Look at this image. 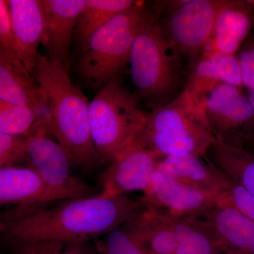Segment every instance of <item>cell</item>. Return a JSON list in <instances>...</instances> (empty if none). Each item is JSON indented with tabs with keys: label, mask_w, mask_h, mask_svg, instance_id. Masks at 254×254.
I'll return each instance as SVG.
<instances>
[{
	"label": "cell",
	"mask_w": 254,
	"mask_h": 254,
	"mask_svg": "<svg viewBox=\"0 0 254 254\" xmlns=\"http://www.w3.org/2000/svg\"><path fill=\"white\" fill-rule=\"evenodd\" d=\"M136 2L131 0H86L74 32L81 50L93 33Z\"/></svg>",
	"instance_id": "7402d4cb"
},
{
	"label": "cell",
	"mask_w": 254,
	"mask_h": 254,
	"mask_svg": "<svg viewBox=\"0 0 254 254\" xmlns=\"http://www.w3.org/2000/svg\"><path fill=\"white\" fill-rule=\"evenodd\" d=\"M63 193L47 185L31 168L8 167L0 170V204L24 208L44 206L66 200Z\"/></svg>",
	"instance_id": "5bb4252c"
},
{
	"label": "cell",
	"mask_w": 254,
	"mask_h": 254,
	"mask_svg": "<svg viewBox=\"0 0 254 254\" xmlns=\"http://www.w3.org/2000/svg\"><path fill=\"white\" fill-rule=\"evenodd\" d=\"M123 226L143 254H175L176 252L173 217L151 205L144 203Z\"/></svg>",
	"instance_id": "9a60e30c"
},
{
	"label": "cell",
	"mask_w": 254,
	"mask_h": 254,
	"mask_svg": "<svg viewBox=\"0 0 254 254\" xmlns=\"http://www.w3.org/2000/svg\"><path fill=\"white\" fill-rule=\"evenodd\" d=\"M173 221L177 242L175 254L224 253L218 241L199 217L173 218Z\"/></svg>",
	"instance_id": "44dd1931"
},
{
	"label": "cell",
	"mask_w": 254,
	"mask_h": 254,
	"mask_svg": "<svg viewBox=\"0 0 254 254\" xmlns=\"http://www.w3.org/2000/svg\"><path fill=\"white\" fill-rule=\"evenodd\" d=\"M202 106L215 138L244 145V137L254 134V113L245 90L219 84L207 95Z\"/></svg>",
	"instance_id": "ba28073f"
},
{
	"label": "cell",
	"mask_w": 254,
	"mask_h": 254,
	"mask_svg": "<svg viewBox=\"0 0 254 254\" xmlns=\"http://www.w3.org/2000/svg\"><path fill=\"white\" fill-rule=\"evenodd\" d=\"M222 0H187L160 21L169 44L180 61L190 62L208 46Z\"/></svg>",
	"instance_id": "52a82bcc"
},
{
	"label": "cell",
	"mask_w": 254,
	"mask_h": 254,
	"mask_svg": "<svg viewBox=\"0 0 254 254\" xmlns=\"http://www.w3.org/2000/svg\"><path fill=\"white\" fill-rule=\"evenodd\" d=\"M87 242H71L65 244L64 247L58 254H94L88 248Z\"/></svg>",
	"instance_id": "4dcf8cb0"
},
{
	"label": "cell",
	"mask_w": 254,
	"mask_h": 254,
	"mask_svg": "<svg viewBox=\"0 0 254 254\" xmlns=\"http://www.w3.org/2000/svg\"><path fill=\"white\" fill-rule=\"evenodd\" d=\"M42 93L31 73L18 71L0 55V101L34 108Z\"/></svg>",
	"instance_id": "603a6c76"
},
{
	"label": "cell",
	"mask_w": 254,
	"mask_h": 254,
	"mask_svg": "<svg viewBox=\"0 0 254 254\" xmlns=\"http://www.w3.org/2000/svg\"><path fill=\"white\" fill-rule=\"evenodd\" d=\"M134 138L160 160L182 153L204 158L216 139L203 106L186 90L147 115L144 125Z\"/></svg>",
	"instance_id": "3957f363"
},
{
	"label": "cell",
	"mask_w": 254,
	"mask_h": 254,
	"mask_svg": "<svg viewBox=\"0 0 254 254\" xmlns=\"http://www.w3.org/2000/svg\"><path fill=\"white\" fill-rule=\"evenodd\" d=\"M35 122L36 114L31 107L0 101V133L26 137Z\"/></svg>",
	"instance_id": "cb8c5ba5"
},
{
	"label": "cell",
	"mask_w": 254,
	"mask_h": 254,
	"mask_svg": "<svg viewBox=\"0 0 254 254\" xmlns=\"http://www.w3.org/2000/svg\"><path fill=\"white\" fill-rule=\"evenodd\" d=\"M0 55H3L17 71L28 72L20 59L9 6L5 0H0Z\"/></svg>",
	"instance_id": "d4e9b609"
},
{
	"label": "cell",
	"mask_w": 254,
	"mask_h": 254,
	"mask_svg": "<svg viewBox=\"0 0 254 254\" xmlns=\"http://www.w3.org/2000/svg\"><path fill=\"white\" fill-rule=\"evenodd\" d=\"M246 93H247V97H248L249 100H250L254 113V84L251 87L250 89L247 90Z\"/></svg>",
	"instance_id": "d6a6232c"
},
{
	"label": "cell",
	"mask_w": 254,
	"mask_h": 254,
	"mask_svg": "<svg viewBox=\"0 0 254 254\" xmlns=\"http://www.w3.org/2000/svg\"><path fill=\"white\" fill-rule=\"evenodd\" d=\"M144 205L127 195L66 199L52 208L15 207L1 214V240L13 248L38 242H88L120 227Z\"/></svg>",
	"instance_id": "6da1fadb"
},
{
	"label": "cell",
	"mask_w": 254,
	"mask_h": 254,
	"mask_svg": "<svg viewBox=\"0 0 254 254\" xmlns=\"http://www.w3.org/2000/svg\"><path fill=\"white\" fill-rule=\"evenodd\" d=\"M199 218L224 252L254 254V222L230 205L220 203Z\"/></svg>",
	"instance_id": "ac0fdd59"
},
{
	"label": "cell",
	"mask_w": 254,
	"mask_h": 254,
	"mask_svg": "<svg viewBox=\"0 0 254 254\" xmlns=\"http://www.w3.org/2000/svg\"><path fill=\"white\" fill-rule=\"evenodd\" d=\"M35 72L38 86L49 103L54 136L71 161L85 169L101 163L92 140L90 103L70 79L68 68L39 54Z\"/></svg>",
	"instance_id": "7a4b0ae2"
},
{
	"label": "cell",
	"mask_w": 254,
	"mask_h": 254,
	"mask_svg": "<svg viewBox=\"0 0 254 254\" xmlns=\"http://www.w3.org/2000/svg\"><path fill=\"white\" fill-rule=\"evenodd\" d=\"M86 0H42L44 36L42 45L48 58L68 68L73 33Z\"/></svg>",
	"instance_id": "4fadbf2b"
},
{
	"label": "cell",
	"mask_w": 254,
	"mask_h": 254,
	"mask_svg": "<svg viewBox=\"0 0 254 254\" xmlns=\"http://www.w3.org/2000/svg\"><path fill=\"white\" fill-rule=\"evenodd\" d=\"M64 245L56 241L38 242L14 248L15 254H58Z\"/></svg>",
	"instance_id": "f546056e"
},
{
	"label": "cell",
	"mask_w": 254,
	"mask_h": 254,
	"mask_svg": "<svg viewBox=\"0 0 254 254\" xmlns=\"http://www.w3.org/2000/svg\"><path fill=\"white\" fill-rule=\"evenodd\" d=\"M221 195L222 203L230 205L254 222V195L250 192L227 177V187Z\"/></svg>",
	"instance_id": "4316f807"
},
{
	"label": "cell",
	"mask_w": 254,
	"mask_h": 254,
	"mask_svg": "<svg viewBox=\"0 0 254 254\" xmlns=\"http://www.w3.org/2000/svg\"><path fill=\"white\" fill-rule=\"evenodd\" d=\"M28 159L47 185L67 199L93 195L94 190L81 179L71 175V161L59 143L45 135L26 136Z\"/></svg>",
	"instance_id": "9c48e42d"
},
{
	"label": "cell",
	"mask_w": 254,
	"mask_h": 254,
	"mask_svg": "<svg viewBox=\"0 0 254 254\" xmlns=\"http://www.w3.org/2000/svg\"><path fill=\"white\" fill-rule=\"evenodd\" d=\"M137 94L152 101L170 96L178 83L179 60L169 44L158 14L145 12L130 55Z\"/></svg>",
	"instance_id": "8992f818"
},
{
	"label": "cell",
	"mask_w": 254,
	"mask_h": 254,
	"mask_svg": "<svg viewBox=\"0 0 254 254\" xmlns=\"http://www.w3.org/2000/svg\"><path fill=\"white\" fill-rule=\"evenodd\" d=\"M249 1H250V4L254 7V0H249Z\"/></svg>",
	"instance_id": "836d02e7"
},
{
	"label": "cell",
	"mask_w": 254,
	"mask_h": 254,
	"mask_svg": "<svg viewBox=\"0 0 254 254\" xmlns=\"http://www.w3.org/2000/svg\"><path fill=\"white\" fill-rule=\"evenodd\" d=\"M203 159L190 153H177L161 159L156 170L182 183L222 195L227 177Z\"/></svg>",
	"instance_id": "d6986e66"
},
{
	"label": "cell",
	"mask_w": 254,
	"mask_h": 254,
	"mask_svg": "<svg viewBox=\"0 0 254 254\" xmlns=\"http://www.w3.org/2000/svg\"><path fill=\"white\" fill-rule=\"evenodd\" d=\"M147 115L118 79L99 90L89 103L92 140L101 163L111 162L134 138Z\"/></svg>",
	"instance_id": "5b68a950"
},
{
	"label": "cell",
	"mask_w": 254,
	"mask_h": 254,
	"mask_svg": "<svg viewBox=\"0 0 254 254\" xmlns=\"http://www.w3.org/2000/svg\"><path fill=\"white\" fill-rule=\"evenodd\" d=\"M254 30V7L249 0H222L205 50L236 55Z\"/></svg>",
	"instance_id": "2e32d148"
},
{
	"label": "cell",
	"mask_w": 254,
	"mask_h": 254,
	"mask_svg": "<svg viewBox=\"0 0 254 254\" xmlns=\"http://www.w3.org/2000/svg\"><path fill=\"white\" fill-rule=\"evenodd\" d=\"M145 11L137 1L92 35L81 49L78 71L83 79L99 90L117 77L129 63L133 42Z\"/></svg>",
	"instance_id": "277c9868"
},
{
	"label": "cell",
	"mask_w": 254,
	"mask_h": 254,
	"mask_svg": "<svg viewBox=\"0 0 254 254\" xmlns=\"http://www.w3.org/2000/svg\"><path fill=\"white\" fill-rule=\"evenodd\" d=\"M204 158L254 195V153L245 145L216 138Z\"/></svg>",
	"instance_id": "ffe728a7"
},
{
	"label": "cell",
	"mask_w": 254,
	"mask_h": 254,
	"mask_svg": "<svg viewBox=\"0 0 254 254\" xmlns=\"http://www.w3.org/2000/svg\"><path fill=\"white\" fill-rule=\"evenodd\" d=\"M7 3L20 59L31 74L39 55L38 46L44 36L42 0H9Z\"/></svg>",
	"instance_id": "e0dca14e"
},
{
	"label": "cell",
	"mask_w": 254,
	"mask_h": 254,
	"mask_svg": "<svg viewBox=\"0 0 254 254\" xmlns=\"http://www.w3.org/2000/svg\"><path fill=\"white\" fill-rule=\"evenodd\" d=\"M28 158L26 137L0 133V167L16 166Z\"/></svg>",
	"instance_id": "83f0119b"
},
{
	"label": "cell",
	"mask_w": 254,
	"mask_h": 254,
	"mask_svg": "<svg viewBox=\"0 0 254 254\" xmlns=\"http://www.w3.org/2000/svg\"><path fill=\"white\" fill-rule=\"evenodd\" d=\"M159 159L133 138L110 162L100 178L103 190L100 195L113 198L129 192L149 188Z\"/></svg>",
	"instance_id": "30bf717a"
},
{
	"label": "cell",
	"mask_w": 254,
	"mask_h": 254,
	"mask_svg": "<svg viewBox=\"0 0 254 254\" xmlns=\"http://www.w3.org/2000/svg\"><path fill=\"white\" fill-rule=\"evenodd\" d=\"M221 254H229V253H226V252H224V253H222Z\"/></svg>",
	"instance_id": "e575fe53"
},
{
	"label": "cell",
	"mask_w": 254,
	"mask_h": 254,
	"mask_svg": "<svg viewBox=\"0 0 254 254\" xmlns=\"http://www.w3.org/2000/svg\"><path fill=\"white\" fill-rule=\"evenodd\" d=\"M141 200L173 218L200 217L220 204L222 195L199 190L155 170Z\"/></svg>",
	"instance_id": "8fae6325"
},
{
	"label": "cell",
	"mask_w": 254,
	"mask_h": 254,
	"mask_svg": "<svg viewBox=\"0 0 254 254\" xmlns=\"http://www.w3.org/2000/svg\"><path fill=\"white\" fill-rule=\"evenodd\" d=\"M236 56L240 64L244 88L247 91L254 84V30Z\"/></svg>",
	"instance_id": "f1b7e54d"
},
{
	"label": "cell",
	"mask_w": 254,
	"mask_h": 254,
	"mask_svg": "<svg viewBox=\"0 0 254 254\" xmlns=\"http://www.w3.org/2000/svg\"><path fill=\"white\" fill-rule=\"evenodd\" d=\"M244 145L247 144L252 153H254V134L247 135L244 137Z\"/></svg>",
	"instance_id": "1f68e13d"
},
{
	"label": "cell",
	"mask_w": 254,
	"mask_h": 254,
	"mask_svg": "<svg viewBox=\"0 0 254 254\" xmlns=\"http://www.w3.org/2000/svg\"><path fill=\"white\" fill-rule=\"evenodd\" d=\"M222 83L245 90L240 64L236 55L205 50L190 62L185 90L195 101L202 105L207 95Z\"/></svg>",
	"instance_id": "7c38bea8"
},
{
	"label": "cell",
	"mask_w": 254,
	"mask_h": 254,
	"mask_svg": "<svg viewBox=\"0 0 254 254\" xmlns=\"http://www.w3.org/2000/svg\"><path fill=\"white\" fill-rule=\"evenodd\" d=\"M105 235L104 240L96 242L97 250L99 254H143L123 225Z\"/></svg>",
	"instance_id": "484cf974"
}]
</instances>
